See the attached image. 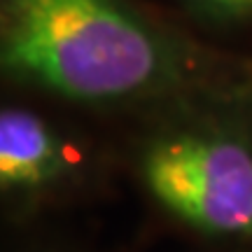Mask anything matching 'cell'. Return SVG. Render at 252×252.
Listing matches in <instances>:
<instances>
[{
	"mask_svg": "<svg viewBox=\"0 0 252 252\" xmlns=\"http://www.w3.org/2000/svg\"><path fill=\"white\" fill-rule=\"evenodd\" d=\"M2 68L80 103L143 98L185 75L180 47L124 0H2Z\"/></svg>",
	"mask_w": 252,
	"mask_h": 252,
	"instance_id": "6da1fadb",
	"label": "cell"
},
{
	"mask_svg": "<svg viewBox=\"0 0 252 252\" xmlns=\"http://www.w3.org/2000/svg\"><path fill=\"white\" fill-rule=\"evenodd\" d=\"M198 14L213 21H245L252 19V0H185Z\"/></svg>",
	"mask_w": 252,
	"mask_h": 252,
	"instance_id": "277c9868",
	"label": "cell"
},
{
	"mask_svg": "<svg viewBox=\"0 0 252 252\" xmlns=\"http://www.w3.org/2000/svg\"><path fill=\"white\" fill-rule=\"evenodd\" d=\"M75 173L72 152L35 112L5 108L0 115V189L33 206L65 187Z\"/></svg>",
	"mask_w": 252,
	"mask_h": 252,
	"instance_id": "3957f363",
	"label": "cell"
},
{
	"mask_svg": "<svg viewBox=\"0 0 252 252\" xmlns=\"http://www.w3.org/2000/svg\"><path fill=\"white\" fill-rule=\"evenodd\" d=\"M138 180L168 222L198 241L252 252V138L224 126L159 133L138 159Z\"/></svg>",
	"mask_w": 252,
	"mask_h": 252,
	"instance_id": "7a4b0ae2",
	"label": "cell"
}]
</instances>
